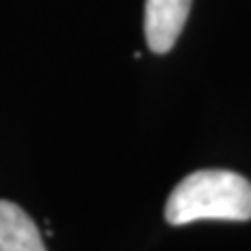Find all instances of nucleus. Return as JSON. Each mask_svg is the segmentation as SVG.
I'll return each mask as SVG.
<instances>
[{
	"instance_id": "f257e3e1",
	"label": "nucleus",
	"mask_w": 251,
	"mask_h": 251,
	"mask_svg": "<svg viewBox=\"0 0 251 251\" xmlns=\"http://www.w3.org/2000/svg\"><path fill=\"white\" fill-rule=\"evenodd\" d=\"M166 220L172 226L197 220H251V182L228 170L193 172L170 193Z\"/></svg>"
},
{
	"instance_id": "f03ea898",
	"label": "nucleus",
	"mask_w": 251,
	"mask_h": 251,
	"mask_svg": "<svg viewBox=\"0 0 251 251\" xmlns=\"http://www.w3.org/2000/svg\"><path fill=\"white\" fill-rule=\"evenodd\" d=\"M193 0H147L145 2V38L149 49L163 54L174 49Z\"/></svg>"
},
{
	"instance_id": "7ed1b4c3",
	"label": "nucleus",
	"mask_w": 251,
	"mask_h": 251,
	"mask_svg": "<svg viewBox=\"0 0 251 251\" xmlns=\"http://www.w3.org/2000/svg\"><path fill=\"white\" fill-rule=\"evenodd\" d=\"M0 251H46L36 222L11 201H0Z\"/></svg>"
}]
</instances>
